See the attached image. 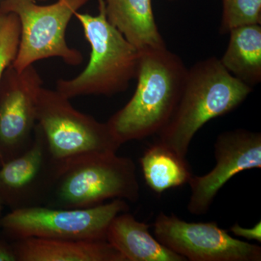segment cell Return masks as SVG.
<instances>
[{"mask_svg":"<svg viewBox=\"0 0 261 261\" xmlns=\"http://www.w3.org/2000/svg\"><path fill=\"white\" fill-rule=\"evenodd\" d=\"M261 24L235 27L220 61L235 78L250 87L261 82Z\"/></svg>","mask_w":261,"mask_h":261,"instance_id":"15","label":"cell"},{"mask_svg":"<svg viewBox=\"0 0 261 261\" xmlns=\"http://www.w3.org/2000/svg\"><path fill=\"white\" fill-rule=\"evenodd\" d=\"M153 226L154 238L187 260H261L260 246L233 238L216 222H187L161 212Z\"/></svg>","mask_w":261,"mask_h":261,"instance_id":"8","label":"cell"},{"mask_svg":"<svg viewBox=\"0 0 261 261\" xmlns=\"http://www.w3.org/2000/svg\"><path fill=\"white\" fill-rule=\"evenodd\" d=\"M230 231L235 236L261 243V221L257 223L252 228H244L237 223L230 228Z\"/></svg>","mask_w":261,"mask_h":261,"instance_id":"19","label":"cell"},{"mask_svg":"<svg viewBox=\"0 0 261 261\" xmlns=\"http://www.w3.org/2000/svg\"><path fill=\"white\" fill-rule=\"evenodd\" d=\"M261 24V0H223L220 32L246 24Z\"/></svg>","mask_w":261,"mask_h":261,"instance_id":"17","label":"cell"},{"mask_svg":"<svg viewBox=\"0 0 261 261\" xmlns=\"http://www.w3.org/2000/svg\"><path fill=\"white\" fill-rule=\"evenodd\" d=\"M168 1L173 2V1H176V0H168Z\"/></svg>","mask_w":261,"mask_h":261,"instance_id":"23","label":"cell"},{"mask_svg":"<svg viewBox=\"0 0 261 261\" xmlns=\"http://www.w3.org/2000/svg\"><path fill=\"white\" fill-rule=\"evenodd\" d=\"M129 210L121 199L87 208H53L45 205L12 210L3 216L1 229L13 241L29 238L106 240L113 219Z\"/></svg>","mask_w":261,"mask_h":261,"instance_id":"7","label":"cell"},{"mask_svg":"<svg viewBox=\"0 0 261 261\" xmlns=\"http://www.w3.org/2000/svg\"><path fill=\"white\" fill-rule=\"evenodd\" d=\"M61 164L53 159L36 124L32 143L18 157L2 165L0 196L11 210L45 205Z\"/></svg>","mask_w":261,"mask_h":261,"instance_id":"10","label":"cell"},{"mask_svg":"<svg viewBox=\"0 0 261 261\" xmlns=\"http://www.w3.org/2000/svg\"><path fill=\"white\" fill-rule=\"evenodd\" d=\"M90 0H57L48 5L35 0H2L0 10L13 13L20 23L18 55L13 63L22 72L34 63L50 58H59L70 66L80 65L83 56L68 45L67 27L72 18Z\"/></svg>","mask_w":261,"mask_h":261,"instance_id":"5","label":"cell"},{"mask_svg":"<svg viewBox=\"0 0 261 261\" xmlns=\"http://www.w3.org/2000/svg\"><path fill=\"white\" fill-rule=\"evenodd\" d=\"M20 39V23L13 13L0 10V84L5 71L14 63Z\"/></svg>","mask_w":261,"mask_h":261,"instance_id":"18","label":"cell"},{"mask_svg":"<svg viewBox=\"0 0 261 261\" xmlns=\"http://www.w3.org/2000/svg\"><path fill=\"white\" fill-rule=\"evenodd\" d=\"M106 15L140 51L166 48L154 19L152 0H104Z\"/></svg>","mask_w":261,"mask_h":261,"instance_id":"14","label":"cell"},{"mask_svg":"<svg viewBox=\"0 0 261 261\" xmlns=\"http://www.w3.org/2000/svg\"><path fill=\"white\" fill-rule=\"evenodd\" d=\"M12 245L17 261H126L107 240L29 238Z\"/></svg>","mask_w":261,"mask_h":261,"instance_id":"12","label":"cell"},{"mask_svg":"<svg viewBox=\"0 0 261 261\" xmlns=\"http://www.w3.org/2000/svg\"><path fill=\"white\" fill-rule=\"evenodd\" d=\"M42 87V78L33 65L20 73L13 65L5 71L0 84V166L32 145Z\"/></svg>","mask_w":261,"mask_h":261,"instance_id":"9","label":"cell"},{"mask_svg":"<svg viewBox=\"0 0 261 261\" xmlns=\"http://www.w3.org/2000/svg\"><path fill=\"white\" fill-rule=\"evenodd\" d=\"M140 185L133 160L114 152L89 154L62 164L45 206L53 208H87L105 200L136 202Z\"/></svg>","mask_w":261,"mask_h":261,"instance_id":"4","label":"cell"},{"mask_svg":"<svg viewBox=\"0 0 261 261\" xmlns=\"http://www.w3.org/2000/svg\"><path fill=\"white\" fill-rule=\"evenodd\" d=\"M214 148V168L204 176L192 175L188 182L191 196L187 210L195 216L207 214L218 192L235 175L261 168L260 132L226 130L218 136Z\"/></svg>","mask_w":261,"mask_h":261,"instance_id":"11","label":"cell"},{"mask_svg":"<svg viewBox=\"0 0 261 261\" xmlns=\"http://www.w3.org/2000/svg\"><path fill=\"white\" fill-rule=\"evenodd\" d=\"M252 92V87L231 75L220 59L197 62L187 70L177 106L158 134V142L186 158L197 132L211 120L236 109Z\"/></svg>","mask_w":261,"mask_h":261,"instance_id":"2","label":"cell"},{"mask_svg":"<svg viewBox=\"0 0 261 261\" xmlns=\"http://www.w3.org/2000/svg\"><path fill=\"white\" fill-rule=\"evenodd\" d=\"M150 226L127 212L116 216L108 226L106 240L126 261H187L149 233Z\"/></svg>","mask_w":261,"mask_h":261,"instance_id":"13","label":"cell"},{"mask_svg":"<svg viewBox=\"0 0 261 261\" xmlns=\"http://www.w3.org/2000/svg\"><path fill=\"white\" fill-rule=\"evenodd\" d=\"M140 162L146 184L159 195L188 184L193 175L186 158L159 142L146 149Z\"/></svg>","mask_w":261,"mask_h":261,"instance_id":"16","label":"cell"},{"mask_svg":"<svg viewBox=\"0 0 261 261\" xmlns=\"http://www.w3.org/2000/svg\"><path fill=\"white\" fill-rule=\"evenodd\" d=\"M2 0H0V2H1ZM35 1H37V2H45V1H47V0H35Z\"/></svg>","mask_w":261,"mask_h":261,"instance_id":"22","label":"cell"},{"mask_svg":"<svg viewBox=\"0 0 261 261\" xmlns=\"http://www.w3.org/2000/svg\"><path fill=\"white\" fill-rule=\"evenodd\" d=\"M140 51L135 93L106 122L121 145L158 135L167 125L188 70L181 58L167 47Z\"/></svg>","mask_w":261,"mask_h":261,"instance_id":"1","label":"cell"},{"mask_svg":"<svg viewBox=\"0 0 261 261\" xmlns=\"http://www.w3.org/2000/svg\"><path fill=\"white\" fill-rule=\"evenodd\" d=\"M37 124L53 159L61 165L89 154L116 153L121 146L107 123L80 112L56 89H41Z\"/></svg>","mask_w":261,"mask_h":261,"instance_id":"6","label":"cell"},{"mask_svg":"<svg viewBox=\"0 0 261 261\" xmlns=\"http://www.w3.org/2000/svg\"><path fill=\"white\" fill-rule=\"evenodd\" d=\"M0 261H17L12 244L0 240Z\"/></svg>","mask_w":261,"mask_h":261,"instance_id":"20","label":"cell"},{"mask_svg":"<svg viewBox=\"0 0 261 261\" xmlns=\"http://www.w3.org/2000/svg\"><path fill=\"white\" fill-rule=\"evenodd\" d=\"M4 202H3V199H2L1 196H0V232H1V219L3 217V211L4 208Z\"/></svg>","mask_w":261,"mask_h":261,"instance_id":"21","label":"cell"},{"mask_svg":"<svg viewBox=\"0 0 261 261\" xmlns=\"http://www.w3.org/2000/svg\"><path fill=\"white\" fill-rule=\"evenodd\" d=\"M97 15L75 13L91 47L83 71L70 80H59L56 90L72 99L82 96L111 97L128 89L137 77L141 51L109 23L104 0H97Z\"/></svg>","mask_w":261,"mask_h":261,"instance_id":"3","label":"cell"}]
</instances>
